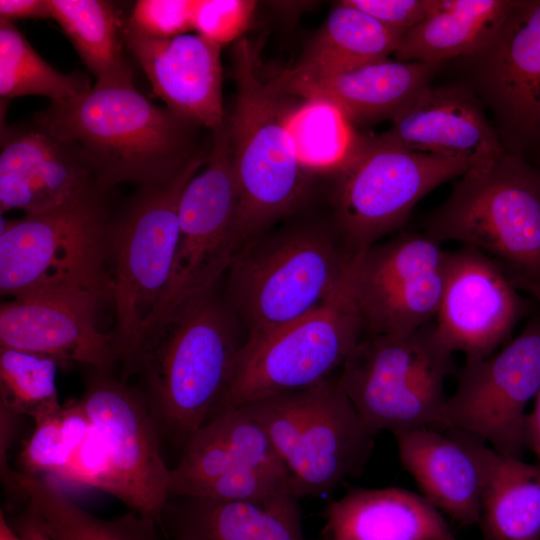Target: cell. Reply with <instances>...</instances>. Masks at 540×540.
<instances>
[{
	"label": "cell",
	"mask_w": 540,
	"mask_h": 540,
	"mask_svg": "<svg viewBox=\"0 0 540 540\" xmlns=\"http://www.w3.org/2000/svg\"><path fill=\"white\" fill-rule=\"evenodd\" d=\"M207 158L201 151L170 177L139 186L120 211L113 213L109 263L115 323L111 333L123 380L132 375L170 282L181 194Z\"/></svg>",
	"instance_id": "8992f818"
},
{
	"label": "cell",
	"mask_w": 540,
	"mask_h": 540,
	"mask_svg": "<svg viewBox=\"0 0 540 540\" xmlns=\"http://www.w3.org/2000/svg\"><path fill=\"white\" fill-rule=\"evenodd\" d=\"M357 254L333 216L274 224L242 244L226 271L223 292L246 343L267 337L348 290Z\"/></svg>",
	"instance_id": "7a4b0ae2"
},
{
	"label": "cell",
	"mask_w": 540,
	"mask_h": 540,
	"mask_svg": "<svg viewBox=\"0 0 540 540\" xmlns=\"http://www.w3.org/2000/svg\"><path fill=\"white\" fill-rule=\"evenodd\" d=\"M364 336L351 286L306 316L245 343L219 411L329 379Z\"/></svg>",
	"instance_id": "8fae6325"
},
{
	"label": "cell",
	"mask_w": 540,
	"mask_h": 540,
	"mask_svg": "<svg viewBox=\"0 0 540 540\" xmlns=\"http://www.w3.org/2000/svg\"><path fill=\"white\" fill-rule=\"evenodd\" d=\"M212 132L205 167L180 197L171 278L154 322L180 301L220 285L238 248L239 201L227 119Z\"/></svg>",
	"instance_id": "4fadbf2b"
},
{
	"label": "cell",
	"mask_w": 540,
	"mask_h": 540,
	"mask_svg": "<svg viewBox=\"0 0 540 540\" xmlns=\"http://www.w3.org/2000/svg\"><path fill=\"white\" fill-rule=\"evenodd\" d=\"M240 406L263 426L298 498L329 493L360 475L373 451L375 434L336 380Z\"/></svg>",
	"instance_id": "9c48e42d"
},
{
	"label": "cell",
	"mask_w": 540,
	"mask_h": 540,
	"mask_svg": "<svg viewBox=\"0 0 540 540\" xmlns=\"http://www.w3.org/2000/svg\"><path fill=\"white\" fill-rule=\"evenodd\" d=\"M470 167L463 159L407 150L381 135L358 136L336 174L333 218L359 253L401 228L425 195Z\"/></svg>",
	"instance_id": "30bf717a"
},
{
	"label": "cell",
	"mask_w": 540,
	"mask_h": 540,
	"mask_svg": "<svg viewBox=\"0 0 540 540\" xmlns=\"http://www.w3.org/2000/svg\"><path fill=\"white\" fill-rule=\"evenodd\" d=\"M121 35L168 109L211 130L226 121L220 44L198 33L172 38L149 37L126 22L121 27Z\"/></svg>",
	"instance_id": "d6986e66"
},
{
	"label": "cell",
	"mask_w": 540,
	"mask_h": 540,
	"mask_svg": "<svg viewBox=\"0 0 540 540\" xmlns=\"http://www.w3.org/2000/svg\"><path fill=\"white\" fill-rule=\"evenodd\" d=\"M381 137L410 151L463 159L471 166L506 150L475 94L456 84H430Z\"/></svg>",
	"instance_id": "603a6c76"
},
{
	"label": "cell",
	"mask_w": 540,
	"mask_h": 540,
	"mask_svg": "<svg viewBox=\"0 0 540 540\" xmlns=\"http://www.w3.org/2000/svg\"><path fill=\"white\" fill-rule=\"evenodd\" d=\"M0 540H22L9 524L2 510L0 512Z\"/></svg>",
	"instance_id": "bcb514c9"
},
{
	"label": "cell",
	"mask_w": 540,
	"mask_h": 540,
	"mask_svg": "<svg viewBox=\"0 0 540 540\" xmlns=\"http://www.w3.org/2000/svg\"><path fill=\"white\" fill-rule=\"evenodd\" d=\"M195 0H140L126 23L154 38H172L194 29Z\"/></svg>",
	"instance_id": "74e56055"
},
{
	"label": "cell",
	"mask_w": 540,
	"mask_h": 540,
	"mask_svg": "<svg viewBox=\"0 0 540 540\" xmlns=\"http://www.w3.org/2000/svg\"><path fill=\"white\" fill-rule=\"evenodd\" d=\"M439 63L384 59L334 71L293 66L271 78L284 95L319 99L336 106L350 123L393 119L430 85Z\"/></svg>",
	"instance_id": "7402d4cb"
},
{
	"label": "cell",
	"mask_w": 540,
	"mask_h": 540,
	"mask_svg": "<svg viewBox=\"0 0 540 540\" xmlns=\"http://www.w3.org/2000/svg\"><path fill=\"white\" fill-rule=\"evenodd\" d=\"M514 285L522 292L529 294L540 304V282L527 280L520 277H511Z\"/></svg>",
	"instance_id": "f6af8a7d"
},
{
	"label": "cell",
	"mask_w": 540,
	"mask_h": 540,
	"mask_svg": "<svg viewBox=\"0 0 540 540\" xmlns=\"http://www.w3.org/2000/svg\"><path fill=\"white\" fill-rule=\"evenodd\" d=\"M232 60L237 94L227 123L239 201V248L303 209L311 193V175L300 164L287 128L292 108L284 94L260 78L246 38L234 45Z\"/></svg>",
	"instance_id": "5b68a950"
},
{
	"label": "cell",
	"mask_w": 540,
	"mask_h": 540,
	"mask_svg": "<svg viewBox=\"0 0 540 540\" xmlns=\"http://www.w3.org/2000/svg\"><path fill=\"white\" fill-rule=\"evenodd\" d=\"M519 291L506 270L481 251L463 246L447 252L436 335L466 358L493 354L526 312Z\"/></svg>",
	"instance_id": "2e32d148"
},
{
	"label": "cell",
	"mask_w": 540,
	"mask_h": 540,
	"mask_svg": "<svg viewBox=\"0 0 540 540\" xmlns=\"http://www.w3.org/2000/svg\"><path fill=\"white\" fill-rule=\"evenodd\" d=\"M13 482L55 540H164L157 522L133 511L112 519L91 515L51 477L16 472Z\"/></svg>",
	"instance_id": "83f0119b"
},
{
	"label": "cell",
	"mask_w": 540,
	"mask_h": 540,
	"mask_svg": "<svg viewBox=\"0 0 540 540\" xmlns=\"http://www.w3.org/2000/svg\"><path fill=\"white\" fill-rule=\"evenodd\" d=\"M468 59L510 151L540 147V0H516L490 44Z\"/></svg>",
	"instance_id": "e0dca14e"
},
{
	"label": "cell",
	"mask_w": 540,
	"mask_h": 540,
	"mask_svg": "<svg viewBox=\"0 0 540 540\" xmlns=\"http://www.w3.org/2000/svg\"><path fill=\"white\" fill-rule=\"evenodd\" d=\"M283 493L295 495L292 478L283 463H275L242 467L222 474L202 486L193 496L251 500Z\"/></svg>",
	"instance_id": "e575fe53"
},
{
	"label": "cell",
	"mask_w": 540,
	"mask_h": 540,
	"mask_svg": "<svg viewBox=\"0 0 540 540\" xmlns=\"http://www.w3.org/2000/svg\"><path fill=\"white\" fill-rule=\"evenodd\" d=\"M246 334L220 285L173 305L149 328L138 375L161 441L183 450L214 414L231 382Z\"/></svg>",
	"instance_id": "6da1fadb"
},
{
	"label": "cell",
	"mask_w": 540,
	"mask_h": 540,
	"mask_svg": "<svg viewBox=\"0 0 540 540\" xmlns=\"http://www.w3.org/2000/svg\"><path fill=\"white\" fill-rule=\"evenodd\" d=\"M540 389V316L500 351L466 358L438 428L470 434L522 459L525 408Z\"/></svg>",
	"instance_id": "7c38bea8"
},
{
	"label": "cell",
	"mask_w": 540,
	"mask_h": 540,
	"mask_svg": "<svg viewBox=\"0 0 540 540\" xmlns=\"http://www.w3.org/2000/svg\"><path fill=\"white\" fill-rule=\"evenodd\" d=\"M35 119L72 144L107 190L168 178L201 152L193 147L197 125L152 103L133 78L96 81Z\"/></svg>",
	"instance_id": "3957f363"
},
{
	"label": "cell",
	"mask_w": 540,
	"mask_h": 540,
	"mask_svg": "<svg viewBox=\"0 0 540 540\" xmlns=\"http://www.w3.org/2000/svg\"><path fill=\"white\" fill-rule=\"evenodd\" d=\"M80 401L107 443L114 496L159 525L169 499L171 469L163 459L161 438L143 394L111 371L93 369Z\"/></svg>",
	"instance_id": "9a60e30c"
},
{
	"label": "cell",
	"mask_w": 540,
	"mask_h": 540,
	"mask_svg": "<svg viewBox=\"0 0 540 540\" xmlns=\"http://www.w3.org/2000/svg\"><path fill=\"white\" fill-rule=\"evenodd\" d=\"M47 0H0V20L14 23L22 19H47Z\"/></svg>",
	"instance_id": "b9f144b4"
},
{
	"label": "cell",
	"mask_w": 540,
	"mask_h": 540,
	"mask_svg": "<svg viewBox=\"0 0 540 540\" xmlns=\"http://www.w3.org/2000/svg\"><path fill=\"white\" fill-rule=\"evenodd\" d=\"M324 517L327 540H458L435 506L402 488L353 489Z\"/></svg>",
	"instance_id": "d4e9b609"
},
{
	"label": "cell",
	"mask_w": 540,
	"mask_h": 540,
	"mask_svg": "<svg viewBox=\"0 0 540 540\" xmlns=\"http://www.w3.org/2000/svg\"><path fill=\"white\" fill-rule=\"evenodd\" d=\"M342 2L404 34L423 21L430 9V0H343Z\"/></svg>",
	"instance_id": "ab89813d"
},
{
	"label": "cell",
	"mask_w": 540,
	"mask_h": 540,
	"mask_svg": "<svg viewBox=\"0 0 540 540\" xmlns=\"http://www.w3.org/2000/svg\"><path fill=\"white\" fill-rule=\"evenodd\" d=\"M52 479L58 483L97 488L115 495L116 485L108 446L94 424L85 439L72 450L64 468Z\"/></svg>",
	"instance_id": "d590c367"
},
{
	"label": "cell",
	"mask_w": 540,
	"mask_h": 540,
	"mask_svg": "<svg viewBox=\"0 0 540 540\" xmlns=\"http://www.w3.org/2000/svg\"><path fill=\"white\" fill-rule=\"evenodd\" d=\"M91 87L85 74L78 71L64 74L49 65L14 23L0 20L2 99L39 95L58 102L86 92Z\"/></svg>",
	"instance_id": "1f68e13d"
},
{
	"label": "cell",
	"mask_w": 540,
	"mask_h": 540,
	"mask_svg": "<svg viewBox=\"0 0 540 540\" xmlns=\"http://www.w3.org/2000/svg\"><path fill=\"white\" fill-rule=\"evenodd\" d=\"M58 361L39 354L0 347L1 404L39 422L59 413Z\"/></svg>",
	"instance_id": "836d02e7"
},
{
	"label": "cell",
	"mask_w": 540,
	"mask_h": 540,
	"mask_svg": "<svg viewBox=\"0 0 540 540\" xmlns=\"http://www.w3.org/2000/svg\"><path fill=\"white\" fill-rule=\"evenodd\" d=\"M58 417L63 436L73 450L85 439L93 422L80 400L62 406Z\"/></svg>",
	"instance_id": "60d3db41"
},
{
	"label": "cell",
	"mask_w": 540,
	"mask_h": 540,
	"mask_svg": "<svg viewBox=\"0 0 540 540\" xmlns=\"http://www.w3.org/2000/svg\"><path fill=\"white\" fill-rule=\"evenodd\" d=\"M404 35L340 1L295 66L334 71L384 60L396 52Z\"/></svg>",
	"instance_id": "f546056e"
},
{
	"label": "cell",
	"mask_w": 540,
	"mask_h": 540,
	"mask_svg": "<svg viewBox=\"0 0 540 540\" xmlns=\"http://www.w3.org/2000/svg\"><path fill=\"white\" fill-rule=\"evenodd\" d=\"M394 435L400 461L422 495L459 524H478L495 450L454 429L420 427Z\"/></svg>",
	"instance_id": "ffe728a7"
},
{
	"label": "cell",
	"mask_w": 540,
	"mask_h": 540,
	"mask_svg": "<svg viewBox=\"0 0 540 540\" xmlns=\"http://www.w3.org/2000/svg\"><path fill=\"white\" fill-rule=\"evenodd\" d=\"M524 448L530 450L540 463V389L534 397L532 410L526 414L523 425Z\"/></svg>",
	"instance_id": "ee69618b"
},
{
	"label": "cell",
	"mask_w": 540,
	"mask_h": 540,
	"mask_svg": "<svg viewBox=\"0 0 540 540\" xmlns=\"http://www.w3.org/2000/svg\"><path fill=\"white\" fill-rule=\"evenodd\" d=\"M96 186L78 150L36 119L2 128L1 215L13 209L25 214L46 211Z\"/></svg>",
	"instance_id": "44dd1931"
},
{
	"label": "cell",
	"mask_w": 540,
	"mask_h": 540,
	"mask_svg": "<svg viewBox=\"0 0 540 540\" xmlns=\"http://www.w3.org/2000/svg\"><path fill=\"white\" fill-rule=\"evenodd\" d=\"M287 128L297 158L310 175L337 174L349 159L358 137L336 106L319 99H307L293 107L287 117Z\"/></svg>",
	"instance_id": "d6a6232c"
},
{
	"label": "cell",
	"mask_w": 540,
	"mask_h": 540,
	"mask_svg": "<svg viewBox=\"0 0 540 540\" xmlns=\"http://www.w3.org/2000/svg\"><path fill=\"white\" fill-rule=\"evenodd\" d=\"M478 524L481 540H540V463L495 451Z\"/></svg>",
	"instance_id": "f1b7e54d"
},
{
	"label": "cell",
	"mask_w": 540,
	"mask_h": 540,
	"mask_svg": "<svg viewBox=\"0 0 540 540\" xmlns=\"http://www.w3.org/2000/svg\"><path fill=\"white\" fill-rule=\"evenodd\" d=\"M8 522L22 540H55L36 513L27 505Z\"/></svg>",
	"instance_id": "7bdbcfd3"
},
{
	"label": "cell",
	"mask_w": 540,
	"mask_h": 540,
	"mask_svg": "<svg viewBox=\"0 0 540 540\" xmlns=\"http://www.w3.org/2000/svg\"><path fill=\"white\" fill-rule=\"evenodd\" d=\"M275 463L283 462L263 426L243 406L225 408L184 446L171 469L169 498L193 496L209 481L238 468Z\"/></svg>",
	"instance_id": "484cf974"
},
{
	"label": "cell",
	"mask_w": 540,
	"mask_h": 540,
	"mask_svg": "<svg viewBox=\"0 0 540 540\" xmlns=\"http://www.w3.org/2000/svg\"><path fill=\"white\" fill-rule=\"evenodd\" d=\"M58 415L35 423L20 455L24 473L55 478L67 464L72 450L63 436Z\"/></svg>",
	"instance_id": "f35d334b"
},
{
	"label": "cell",
	"mask_w": 540,
	"mask_h": 540,
	"mask_svg": "<svg viewBox=\"0 0 540 540\" xmlns=\"http://www.w3.org/2000/svg\"><path fill=\"white\" fill-rule=\"evenodd\" d=\"M50 19L61 27L96 81L133 78L123 57L122 35L113 3L103 0H47Z\"/></svg>",
	"instance_id": "4dcf8cb0"
},
{
	"label": "cell",
	"mask_w": 540,
	"mask_h": 540,
	"mask_svg": "<svg viewBox=\"0 0 540 540\" xmlns=\"http://www.w3.org/2000/svg\"><path fill=\"white\" fill-rule=\"evenodd\" d=\"M104 302L65 293L10 299L0 307V347L110 372L118 357L112 333L97 325Z\"/></svg>",
	"instance_id": "ac0fdd59"
},
{
	"label": "cell",
	"mask_w": 540,
	"mask_h": 540,
	"mask_svg": "<svg viewBox=\"0 0 540 540\" xmlns=\"http://www.w3.org/2000/svg\"><path fill=\"white\" fill-rule=\"evenodd\" d=\"M109 193L96 186L46 211L1 218V295L85 294L112 302Z\"/></svg>",
	"instance_id": "277c9868"
},
{
	"label": "cell",
	"mask_w": 540,
	"mask_h": 540,
	"mask_svg": "<svg viewBox=\"0 0 540 540\" xmlns=\"http://www.w3.org/2000/svg\"><path fill=\"white\" fill-rule=\"evenodd\" d=\"M447 252L426 233H402L355 257L352 296L364 335H397L435 319L444 287Z\"/></svg>",
	"instance_id": "5bb4252c"
},
{
	"label": "cell",
	"mask_w": 540,
	"mask_h": 540,
	"mask_svg": "<svg viewBox=\"0 0 540 540\" xmlns=\"http://www.w3.org/2000/svg\"><path fill=\"white\" fill-rule=\"evenodd\" d=\"M452 355L433 321L404 334L364 335L336 382L374 434L437 427Z\"/></svg>",
	"instance_id": "ba28073f"
},
{
	"label": "cell",
	"mask_w": 540,
	"mask_h": 540,
	"mask_svg": "<svg viewBox=\"0 0 540 540\" xmlns=\"http://www.w3.org/2000/svg\"><path fill=\"white\" fill-rule=\"evenodd\" d=\"M425 228L440 243L481 251L509 276L540 282V169L507 149L471 166Z\"/></svg>",
	"instance_id": "52a82bcc"
},
{
	"label": "cell",
	"mask_w": 540,
	"mask_h": 540,
	"mask_svg": "<svg viewBox=\"0 0 540 540\" xmlns=\"http://www.w3.org/2000/svg\"><path fill=\"white\" fill-rule=\"evenodd\" d=\"M298 500L291 493L251 500L171 497L159 527L167 540H307Z\"/></svg>",
	"instance_id": "cb8c5ba5"
},
{
	"label": "cell",
	"mask_w": 540,
	"mask_h": 540,
	"mask_svg": "<svg viewBox=\"0 0 540 540\" xmlns=\"http://www.w3.org/2000/svg\"><path fill=\"white\" fill-rule=\"evenodd\" d=\"M516 0H430L423 21L403 36L396 60L441 63L471 58L493 40Z\"/></svg>",
	"instance_id": "4316f807"
},
{
	"label": "cell",
	"mask_w": 540,
	"mask_h": 540,
	"mask_svg": "<svg viewBox=\"0 0 540 540\" xmlns=\"http://www.w3.org/2000/svg\"><path fill=\"white\" fill-rule=\"evenodd\" d=\"M256 5L250 0H195L194 29L222 46L246 31Z\"/></svg>",
	"instance_id": "8d00e7d4"
}]
</instances>
